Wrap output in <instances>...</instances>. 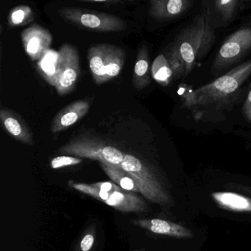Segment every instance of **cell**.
I'll list each match as a JSON object with an SVG mask.
<instances>
[{
	"mask_svg": "<svg viewBox=\"0 0 251 251\" xmlns=\"http://www.w3.org/2000/svg\"><path fill=\"white\" fill-rule=\"evenodd\" d=\"M72 187L77 191L94 198L123 213H142L150 210V207L142 198L135 193L126 191L122 188L109 192L103 191L91 184L85 183H74Z\"/></svg>",
	"mask_w": 251,
	"mask_h": 251,
	"instance_id": "obj_5",
	"label": "cell"
},
{
	"mask_svg": "<svg viewBox=\"0 0 251 251\" xmlns=\"http://www.w3.org/2000/svg\"><path fill=\"white\" fill-rule=\"evenodd\" d=\"M251 50V27L231 34L221 46L214 60L212 72L217 74L237 63Z\"/></svg>",
	"mask_w": 251,
	"mask_h": 251,
	"instance_id": "obj_7",
	"label": "cell"
},
{
	"mask_svg": "<svg viewBox=\"0 0 251 251\" xmlns=\"http://www.w3.org/2000/svg\"><path fill=\"white\" fill-rule=\"evenodd\" d=\"M95 228L87 230L85 234L80 241L77 251H91L95 243Z\"/></svg>",
	"mask_w": 251,
	"mask_h": 251,
	"instance_id": "obj_24",
	"label": "cell"
},
{
	"mask_svg": "<svg viewBox=\"0 0 251 251\" xmlns=\"http://www.w3.org/2000/svg\"><path fill=\"white\" fill-rule=\"evenodd\" d=\"M58 54L60 65L54 87L59 95L65 96L76 87L81 73L79 54L74 46L68 44L61 46Z\"/></svg>",
	"mask_w": 251,
	"mask_h": 251,
	"instance_id": "obj_8",
	"label": "cell"
},
{
	"mask_svg": "<svg viewBox=\"0 0 251 251\" xmlns=\"http://www.w3.org/2000/svg\"><path fill=\"white\" fill-rule=\"evenodd\" d=\"M237 3V0H215L217 10L225 21L229 20L234 16Z\"/></svg>",
	"mask_w": 251,
	"mask_h": 251,
	"instance_id": "obj_22",
	"label": "cell"
},
{
	"mask_svg": "<svg viewBox=\"0 0 251 251\" xmlns=\"http://www.w3.org/2000/svg\"><path fill=\"white\" fill-rule=\"evenodd\" d=\"M60 58L58 51L49 50L38 62L40 75L52 86H55L56 76L58 72Z\"/></svg>",
	"mask_w": 251,
	"mask_h": 251,
	"instance_id": "obj_17",
	"label": "cell"
},
{
	"mask_svg": "<svg viewBox=\"0 0 251 251\" xmlns=\"http://www.w3.org/2000/svg\"><path fill=\"white\" fill-rule=\"evenodd\" d=\"M251 75V60L231 69L218 79L187 91L181 97L183 104L195 119H201L209 111L223 108L238 95L243 84Z\"/></svg>",
	"mask_w": 251,
	"mask_h": 251,
	"instance_id": "obj_1",
	"label": "cell"
},
{
	"mask_svg": "<svg viewBox=\"0 0 251 251\" xmlns=\"http://www.w3.org/2000/svg\"><path fill=\"white\" fill-rule=\"evenodd\" d=\"M0 120L3 127L13 138L23 144L33 146V137L30 128L19 114L8 109L1 108Z\"/></svg>",
	"mask_w": 251,
	"mask_h": 251,
	"instance_id": "obj_13",
	"label": "cell"
},
{
	"mask_svg": "<svg viewBox=\"0 0 251 251\" xmlns=\"http://www.w3.org/2000/svg\"><path fill=\"white\" fill-rule=\"evenodd\" d=\"M149 2L150 16L159 20L177 17L190 6V0H149Z\"/></svg>",
	"mask_w": 251,
	"mask_h": 251,
	"instance_id": "obj_14",
	"label": "cell"
},
{
	"mask_svg": "<svg viewBox=\"0 0 251 251\" xmlns=\"http://www.w3.org/2000/svg\"><path fill=\"white\" fill-rule=\"evenodd\" d=\"M119 168L135 180L139 188L140 194L152 203L165 206L172 201L170 195L159 177L150 167L134 155L125 153Z\"/></svg>",
	"mask_w": 251,
	"mask_h": 251,
	"instance_id": "obj_3",
	"label": "cell"
},
{
	"mask_svg": "<svg viewBox=\"0 0 251 251\" xmlns=\"http://www.w3.org/2000/svg\"><path fill=\"white\" fill-rule=\"evenodd\" d=\"M90 102L78 100L71 103L57 113L51 124L53 133L60 132L79 122L89 111Z\"/></svg>",
	"mask_w": 251,
	"mask_h": 251,
	"instance_id": "obj_10",
	"label": "cell"
},
{
	"mask_svg": "<svg viewBox=\"0 0 251 251\" xmlns=\"http://www.w3.org/2000/svg\"><path fill=\"white\" fill-rule=\"evenodd\" d=\"M152 76L162 86H167L175 79V74L168 58L160 54L155 59L151 68Z\"/></svg>",
	"mask_w": 251,
	"mask_h": 251,
	"instance_id": "obj_19",
	"label": "cell"
},
{
	"mask_svg": "<svg viewBox=\"0 0 251 251\" xmlns=\"http://www.w3.org/2000/svg\"><path fill=\"white\" fill-rule=\"evenodd\" d=\"M21 37L24 49L32 61H38L50 50L53 40L48 29L36 24L22 31Z\"/></svg>",
	"mask_w": 251,
	"mask_h": 251,
	"instance_id": "obj_9",
	"label": "cell"
},
{
	"mask_svg": "<svg viewBox=\"0 0 251 251\" xmlns=\"http://www.w3.org/2000/svg\"><path fill=\"white\" fill-rule=\"evenodd\" d=\"M58 14L63 20L81 29L95 32H121L125 30L127 24L118 16L94 10L75 7H62Z\"/></svg>",
	"mask_w": 251,
	"mask_h": 251,
	"instance_id": "obj_6",
	"label": "cell"
},
{
	"mask_svg": "<svg viewBox=\"0 0 251 251\" xmlns=\"http://www.w3.org/2000/svg\"></svg>",
	"mask_w": 251,
	"mask_h": 251,
	"instance_id": "obj_28",
	"label": "cell"
},
{
	"mask_svg": "<svg viewBox=\"0 0 251 251\" xmlns=\"http://www.w3.org/2000/svg\"><path fill=\"white\" fill-rule=\"evenodd\" d=\"M212 197L222 209L251 213V198L231 192H215L212 193Z\"/></svg>",
	"mask_w": 251,
	"mask_h": 251,
	"instance_id": "obj_15",
	"label": "cell"
},
{
	"mask_svg": "<svg viewBox=\"0 0 251 251\" xmlns=\"http://www.w3.org/2000/svg\"><path fill=\"white\" fill-rule=\"evenodd\" d=\"M82 162L83 159L81 158L64 155V156H57V157L52 159L50 165L53 169H57V168H63V167L76 165Z\"/></svg>",
	"mask_w": 251,
	"mask_h": 251,
	"instance_id": "obj_23",
	"label": "cell"
},
{
	"mask_svg": "<svg viewBox=\"0 0 251 251\" xmlns=\"http://www.w3.org/2000/svg\"><path fill=\"white\" fill-rule=\"evenodd\" d=\"M102 169L113 182L128 192L140 193L139 188L135 180L123 170L109 164L101 163Z\"/></svg>",
	"mask_w": 251,
	"mask_h": 251,
	"instance_id": "obj_18",
	"label": "cell"
},
{
	"mask_svg": "<svg viewBox=\"0 0 251 251\" xmlns=\"http://www.w3.org/2000/svg\"><path fill=\"white\" fill-rule=\"evenodd\" d=\"M125 60V52L123 50L114 46L106 72V82L114 79L120 74Z\"/></svg>",
	"mask_w": 251,
	"mask_h": 251,
	"instance_id": "obj_21",
	"label": "cell"
},
{
	"mask_svg": "<svg viewBox=\"0 0 251 251\" xmlns=\"http://www.w3.org/2000/svg\"><path fill=\"white\" fill-rule=\"evenodd\" d=\"M150 73L148 51L142 47L139 51L133 75V84L137 89L141 90L150 85Z\"/></svg>",
	"mask_w": 251,
	"mask_h": 251,
	"instance_id": "obj_16",
	"label": "cell"
},
{
	"mask_svg": "<svg viewBox=\"0 0 251 251\" xmlns=\"http://www.w3.org/2000/svg\"><path fill=\"white\" fill-rule=\"evenodd\" d=\"M34 21L32 9L25 4L16 6L10 10L7 17L8 25L12 27L25 26Z\"/></svg>",
	"mask_w": 251,
	"mask_h": 251,
	"instance_id": "obj_20",
	"label": "cell"
},
{
	"mask_svg": "<svg viewBox=\"0 0 251 251\" xmlns=\"http://www.w3.org/2000/svg\"><path fill=\"white\" fill-rule=\"evenodd\" d=\"M243 113L246 121L251 124V84L247 98L243 104Z\"/></svg>",
	"mask_w": 251,
	"mask_h": 251,
	"instance_id": "obj_26",
	"label": "cell"
},
{
	"mask_svg": "<svg viewBox=\"0 0 251 251\" xmlns=\"http://www.w3.org/2000/svg\"><path fill=\"white\" fill-rule=\"evenodd\" d=\"M131 224L153 234L169 236L177 238H191L194 234L191 230L179 224L161 219H139L131 221Z\"/></svg>",
	"mask_w": 251,
	"mask_h": 251,
	"instance_id": "obj_12",
	"label": "cell"
},
{
	"mask_svg": "<svg viewBox=\"0 0 251 251\" xmlns=\"http://www.w3.org/2000/svg\"><path fill=\"white\" fill-rule=\"evenodd\" d=\"M215 38L210 15L203 12L180 34L168 56L175 79L191 73L209 52Z\"/></svg>",
	"mask_w": 251,
	"mask_h": 251,
	"instance_id": "obj_2",
	"label": "cell"
},
{
	"mask_svg": "<svg viewBox=\"0 0 251 251\" xmlns=\"http://www.w3.org/2000/svg\"><path fill=\"white\" fill-rule=\"evenodd\" d=\"M57 151L60 154L87 158L118 168L125 156V153H122L117 148L90 137L73 139L59 148Z\"/></svg>",
	"mask_w": 251,
	"mask_h": 251,
	"instance_id": "obj_4",
	"label": "cell"
},
{
	"mask_svg": "<svg viewBox=\"0 0 251 251\" xmlns=\"http://www.w3.org/2000/svg\"><path fill=\"white\" fill-rule=\"evenodd\" d=\"M75 1H87V2H119L124 0H75Z\"/></svg>",
	"mask_w": 251,
	"mask_h": 251,
	"instance_id": "obj_27",
	"label": "cell"
},
{
	"mask_svg": "<svg viewBox=\"0 0 251 251\" xmlns=\"http://www.w3.org/2000/svg\"><path fill=\"white\" fill-rule=\"evenodd\" d=\"M92 186L99 190H103V191H111V190H120L121 188L117 184L114 182H111V181H100V182L93 183Z\"/></svg>",
	"mask_w": 251,
	"mask_h": 251,
	"instance_id": "obj_25",
	"label": "cell"
},
{
	"mask_svg": "<svg viewBox=\"0 0 251 251\" xmlns=\"http://www.w3.org/2000/svg\"><path fill=\"white\" fill-rule=\"evenodd\" d=\"M114 45L98 44L93 46L88 51V61L93 79L96 85L106 82L108 65Z\"/></svg>",
	"mask_w": 251,
	"mask_h": 251,
	"instance_id": "obj_11",
	"label": "cell"
}]
</instances>
